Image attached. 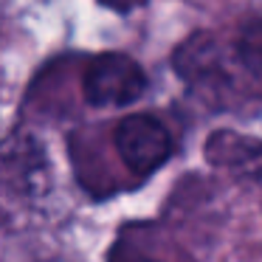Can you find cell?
Wrapping results in <instances>:
<instances>
[{
  "label": "cell",
  "instance_id": "obj_4",
  "mask_svg": "<svg viewBox=\"0 0 262 262\" xmlns=\"http://www.w3.org/2000/svg\"><path fill=\"white\" fill-rule=\"evenodd\" d=\"M211 166L228 169L243 178H262V141L231 130H217L203 147Z\"/></svg>",
  "mask_w": 262,
  "mask_h": 262
},
{
  "label": "cell",
  "instance_id": "obj_5",
  "mask_svg": "<svg viewBox=\"0 0 262 262\" xmlns=\"http://www.w3.org/2000/svg\"><path fill=\"white\" fill-rule=\"evenodd\" d=\"M237 57L243 68L262 76V17H248L237 31Z\"/></svg>",
  "mask_w": 262,
  "mask_h": 262
},
{
  "label": "cell",
  "instance_id": "obj_6",
  "mask_svg": "<svg viewBox=\"0 0 262 262\" xmlns=\"http://www.w3.org/2000/svg\"><path fill=\"white\" fill-rule=\"evenodd\" d=\"M107 262H161V259H152V256H147L144 251L133 248L127 243H116L107 254Z\"/></svg>",
  "mask_w": 262,
  "mask_h": 262
},
{
  "label": "cell",
  "instance_id": "obj_3",
  "mask_svg": "<svg viewBox=\"0 0 262 262\" xmlns=\"http://www.w3.org/2000/svg\"><path fill=\"white\" fill-rule=\"evenodd\" d=\"M113 144L124 166L136 175H152L169 161L172 149H175L164 121L147 113L121 119L113 130Z\"/></svg>",
  "mask_w": 262,
  "mask_h": 262
},
{
  "label": "cell",
  "instance_id": "obj_1",
  "mask_svg": "<svg viewBox=\"0 0 262 262\" xmlns=\"http://www.w3.org/2000/svg\"><path fill=\"white\" fill-rule=\"evenodd\" d=\"M147 91V74L133 57L119 51L99 54L88 62L82 93L93 107H127Z\"/></svg>",
  "mask_w": 262,
  "mask_h": 262
},
{
  "label": "cell",
  "instance_id": "obj_2",
  "mask_svg": "<svg viewBox=\"0 0 262 262\" xmlns=\"http://www.w3.org/2000/svg\"><path fill=\"white\" fill-rule=\"evenodd\" d=\"M0 183L20 198H42L51 189V164L40 138L12 133L0 141Z\"/></svg>",
  "mask_w": 262,
  "mask_h": 262
}]
</instances>
